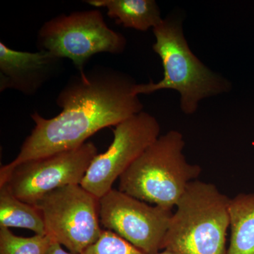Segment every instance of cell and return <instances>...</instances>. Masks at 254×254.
Segmentation results:
<instances>
[{"label":"cell","mask_w":254,"mask_h":254,"mask_svg":"<svg viewBox=\"0 0 254 254\" xmlns=\"http://www.w3.org/2000/svg\"><path fill=\"white\" fill-rule=\"evenodd\" d=\"M136 83L129 75L97 65L68 78L56 103L62 112L46 119L38 112L31 118L35 127L13 161L0 169V185L19 164L78 148L103 128L117 126L143 111Z\"/></svg>","instance_id":"6da1fadb"},{"label":"cell","mask_w":254,"mask_h":254,"mask_svg":"<svg viewBox=\"0 0 254 254\" xmlns=\"http://www.w3.org/2000/svg\"><path fill=\"white\" fill-rule=\"evenodd\" d=\"M153 32L155 39L153 50L163 63V78L156 83H136L134 95L175 90L180 94L182 111L192 115L202 100L232 89L231 82L214 72L192 53L180 18L173 14L167 16Z\"/></svg>","instance_id":"7a4b0ae2"},{"label":"cell","mask_w":254,"mask_h":254,"mask_svg":"<svg viewBox=\"0 0 254 254\" xmlns=\"http://www.w3.org/2000/svg\"><path fill=\"white\" fill-rule=\"evenodd\" d=\"M230 200L213 184L190 182L175 206L163 250L175 254H227Z\"/></svg>","instance_id":"3957f363"},{"label":"cell","mask_w":254,"mask_h":254,"mask_svg":"<svg viewBox=\"0 0 254 254\" xmlns=\"http://www.w3.org/2000/svg\"><path fill=\"white\" fill-rule=\"evenodd\" d=\"M185 146L183 135L176 130L159 136L120 177L119 190L173 210L202 171L199 165L187 161Z\"/></svg>","instance_id":"277c9868"},{"label":"cell","mask_w":254,"mask_h":254,"mask_svg":"<svg viewBox=\"0 0 254 254\" xmlns=\"http://www.w3.org/2000/svg\"><path fill=\"white\" fill-rule=\"evenodd\" d=\"M126 38L108 27L98 9L62 14L42 25L37 35L38 50L71 60L78 72L85 71L90 59L99 53L120 55Z\"/></svg>","instance_id":"5b68a950"},{"label":"cell","mask_w":254,"mask_h":254,"mask_svg":"<svg viewBox=\"0 0 254 254\" xmlns=\"http://www.w3.org/2000/svg\"><path fill=\"white\" fill-rule=\"evenodd\" d=\"M99 199L80 185L50 192L36 205L46 235L73 254H81L101 236Z\"/></svg>","instance_id":"8992f818"},{"label":"cell","mask_w":254,"mask_h":254,"mask_svg":"<svg viewBox=\"0 0 254 254\" xmlns=\"http://www.w3.org/2000/svg\"><path fill=\"white\" fill-rule=\"evenodd\" d=\"M97 155L94 143L86 142L73 149L28 160L15 167L0 187L5 185L20 200L36 205L53 190L81 185Z\"/></svg>","instance_id":"52a82bcc"},{"label":"cell","mask_w":254,"mask_h":254,"mask_svg":"<svg viewBox=\"0 0 254 254\" xmlns=\"http://www.w3.org/2000/svg\"><path fill=\"white\" fill-rule=\"evenodd\" d=\"M100 224L145 254L163 250L173 215L172 209L150 205L112 189L98 201Z\"/></svg>","instance_id":"ba28073f"},{"label":"cell","mask_w":254,"mask_h":254,"mask_svg":"<svg viewBox=\"0 0 254 254\" xmlns=\"http://www.w3.org/2000/svg\"><path fill=\"white\" fill-rule=\"evenodd\" d=\"M157 119L146 112L136 114L115 126L109 148L98 154L87 170L81 186L100 198L160 136Z\"/></svg>","instance_id":"9c48e42d"},{"label":"cell","mask_w":254,"mask_h":254,"mask_svg":"<svg viewBox=\"0 0 254 254\" xmlns=\"http://www.w3.org/2000/svg\"><path fill=\"white\" fill-rule=\"evenodd\" d=\"M63 67V59L48 52L18 51L0 42V92L15 90L34 95Z\"/></svg>","instance_id":"30bf717a"},{"label":"cell","mask_w":254,"mask_h":254,"mask_svg":"<svg viewBox=\"0 0 254 254\" xmlns=\"http://www.w3.org/2000/svg\"><path fill=\"white\" fill-rule=\"evenodd\" d=\"M96 9L105 8L110 18L125 28L147 31L163 21L160 7L155 0H86Z\"/></svg>","instance_id":"8fae6325"},{"label":"cell","mask_w":254,"mask_h":254,"mask_svg":"<svg viewBox=\"0 0 254 254\" xmlns=\"http://www.w3.org/2000/svg\"><path fill=\"white\" fill-rule=\"evenodd\" d=\"M230 240L227 254H254V193H240L229 204Z\"/></svg>","instance_id":"7c38bea8"},{"label":"cell","mask_w":254,"mask_h":254,"mask_svg":"<svg viewBox=\"0 0 254 254\" xmlns=\"http://www.w3.org/2000/svg\"><path fill=\"white\" fill-rule=\"evenodd\" d=\"M0 227H18L31 230L35 235H46L38 207L20 200L5 185L0 187Z\"/></svg>","instance_id":"4fadbf2b"},{"label":"cell","mask_w":254,"mask_h":254,"mask_svg":"<svg viewBox=\"0 0 254 254\" xmlns=\"http://www.w3.org/2000/svg\"><path fill=\"white\" fill-rule=\"evenodd\" d=\"M53 240L48 235L18 237L0 227V254H46Z\"/></svg>","instance_id":"5bb4252c"},{"label":"cell","mask_w":254,"mask_h":254,"mask_svg":"<svg viewBox=\"0 0 254 254\" xmlns=\"http://www.w3.org/2000/svg\"><path fill=\"white\" fill-rule=\"evenodd\" d=\"M81 254H145L114 232L103 230L100 238Z\"/></svg>","instance_id":"9a60e30c"},{"label":"cell","mask_w":254,"mask_h":254,"mask_svg":"<svg viewBox=\"0 0 254 254\" xmlns=\"http://www.w3.org/2000/svg\"><path fill=\"white\" fill-rule=\"evenodd\" d=\"M46 254H73L71 252H66L63 248V246L53 240L49 249L47 251Z\"/></svg>","instance_id":"2e32d148"},{"label":"cell","mask_w":254,"mask_h":254,"mask_svg":"<svg viewBox=\"0 0 254 254\" xmlns=\"http://www.w3.org/2000/svg\"><path fill=\"white\" fill-rule=\"evenodd\" d=\"M155 254H175L173 253V252H169V251L164 250L163 252H158V253Z\"/></svg>","instance_id":"e0dca14e"}]
</instances>
